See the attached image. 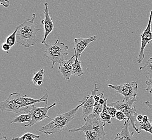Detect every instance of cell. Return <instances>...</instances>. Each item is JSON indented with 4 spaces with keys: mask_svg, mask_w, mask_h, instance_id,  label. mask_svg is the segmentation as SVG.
Masks as SVG:
<instances>
[{
    "mask_svg": "<svg viewBox=\"0 0 152 140\" xmlns=\"http://www.w3.org/2000/svg\"><path fill=\"white\" fill-rule=\"evenodd\" d=\"M115 118L117 120L119 121H126L127 120H129L128 117H127L126 115L124 114L123 112L120 111H118L117 114L115 115Z\"/></svg>",
    "mask_w": 152,
    "mask_h": 140,
    "instance_id": "cell-26",
    "label": "cell"
},
{
    "mask_svg": "<svg viewBox=\"0 0 152 140\" xmlns=\"http://www.w3.org/2000/svg\"><path fill=\"white\" fill-rule=\"evenodd\" d=\"M100 85L99 84H96L94 85V88L92 91L91 95H87L83 98V99L80 100L79 102H83V105L82 106V112L84 115V119L88 117L93 112L94 108V105L95 101L94 100V95L96 94L98 92V86Z\"/></svg>",
    "mask_w": 152,
    "mask_h": 140,
    "instance_id": "cell-10",
    "label": "cell"
},
{
    "mask_svg": "<svg viewBox=\"0 0 152 140\" xmlns=\"http://www.w3.org/2000/svg\"><path fill=\"white\" fill-rule=\"evenodd\" d=\"M152 22V10L149 15L148 23L146 29L141 35V47L139 55L137 57V63L140 64L145 58V49L148 44H151L152 42V31L151 30Z\"/></svg>",
    "mask_w": 152,
    "mask_h": 140,
    "instance_id": "cell-7",
    "label": "cell"
},
{
    "mask_svg": "<svg viewBox=\"0 0 152 140\" xmlns=\"http://www.w3.org/2000/svg\"><path fill=\"white\" fill-rule=\"evenodd\" d=\"M18 30V27H16L14 32H12L11 35L8 36L7 38H6V43L9 44L11 47H14L16 43V34Z\"/></svg>",
    "mask_w": 152,
    "mask_h": 140,
    "instance_id": "cell-25",
    "label": "cell"
},
{
    "mask_svg": "<svg viewBox=\"0 0 152 140\" xmlns=\"http://www.w3.org/2000/svg\"><path fill=\"white\" fill-rule=\"evenodd\" d=\"M12 47L9 45V44H7V43H3V44H2V49L4 51H6L7 53H8L9 52V50H10Z\"/></svg>",
    "mask_w": 152,
    "mask_h": 140,
    "instance_id": "cell-29",
    "label": "cell"
},
{
    "mask_svg": "<svg viewBox=\"0 0 152 140\" xmlns=\"http://www.w3.org/2000/svg\"><path fill=\"white\" fill-rule=\"evenodd\" d=\"M140 70L143 71L146 75V77H152V57L147 61L144 66L140 67Z\"/></svg>",
    "mask_w": 152,
    "mask_h": 140,
    "instance_id": "cell-23",
    "label": "cell"
},
{
    "mask_svg": "<svg viewBox=\"0 0 152 140\" xmlns=\"http://www.w3.org/2000/svg\"><path fill=\"white\" fill-rule=\"evenodd\" d=\"M145 104L147 106V107H148V109H149V110L152 111V104H151L148 101H146V102H145Z\"/></svg>",
    "mask_w": 152,
    "mask_h": 140,
    "instance_id": "cell-33",
    "label": "cell"
},
{
    "mask_svg": "<svg viewBox=\"0 0 152 140\" xmlns=\"http://www.w3.org/2000/svg\"><path fill=\"white\" fill-rule=\"evenodd\" d=\"M84 133L86 140H100L106 135V133H102L96 130L85 131Z\"/></svg>",
    "mask_w": 152,
    "mask_h": 140,
    "instance_id": "cell-16",
    "label": "cell"
},
{
    "mask_svg": "<svg viewBox=\"0 0 152 140\" xmlns=\"http://www.w3.org/2000/svg\"><path fill=\"white\" fill-rule=\"evenodd\" d=\"M39 135H35L31 133H26L20 137H13L12 140H35L39 139Z\"/></svg>",
    "mask_w": 152,
    "mask_h": 140,
    "instance_id": "cell-24",
    "label": "cell"
},
{
    "mask_svg": "<svg viewBox=\"0 0 152 140\" xmlns=\"http://www.w3.org/2000/svg\"><path fill=\"white\" fill-rule=\"evenodd\" d=\"M45 8L44 10V20L41 21V23L44 26V37L43 41H42V44H45V41L47 39L48 36L50 35V33L53 32L54 29V25L53 22V18L50 17L49 12V8L48 6L49 4L48 2H45Z\"/></svg>",
    "mask_w": 152,
    "mask_h": 140,
    "instance_id": "cell-14",
    "label": "cell"
},
{
    "mask_svg": "<svg viewBox=\"0 0 152 140\" xmlns=\"http://www.w3.org/2000/svg\"><path fill=\"white\" fill-rule=\"evenodd\" d=\"M75 58L76 55H74L69 60H63L59 62V71L66 81H69L72 76V65Z\"/></svg>",
    "mask_w": 152,
    "mask_h": 140,
    "instance_id": "cell-13",
    "label": "cell"
},
{
    "mask_svg": "<svg viewBox=\"0 0 152 140\" xmlns=\"http://www.w3.org/2000/svg\"><path fill=\"white\" fill-rule=\"evenodd\" d=\"M143 115L141 114H137V120L138 122H142V119H143Z\"/></svg>",
    "mask_w": 152,
    "mask_h": 140,
    "instance_id": "cell-31",
    "label": "cell"
},
{
    "mask_svg": "<svg viewBox=\"0 0 152 140\" xmlns=\"http://www.w3.org/2000/svg\"><path fill=\"white\" fill-rule=\"evenodd\" d=\"M103 107H104L103 105H100L98 102H95L92 113L86 119H84V121L91 120L94 118H98L100 117L101 113H102Z\"/></svg>",
    "mask_w": 152,
    "mask_h": 140,
    "instance_id": "cell-17",
    "label": "cell"
},
{
    "mask_svg": "<svg viewBox=\"0 0 152 140\" xmlns=\"http://www.w3.org/2000/svg\"><path fill=\"white\" fill-rule=\"evenodd\" d=\"M56 105L57 104L54 102L52 105L46 106L43 107H36L35 105L31 106L29 113L32 115L31 121L30 122L26 125L25 127H31L32 125L44 120L45 118H48L50 120H53V119L48 116V113L51 108H53L54 106H56Z\"/></svg>",
    "mask_w": 152,
    "mask_h": 140,
    "instance_id": "cell-5",
    "label": "cell"
},
{
    "mask_svg": "<svg viewBox=\"0 0 152 140\" xmlns=\"http://www.w3.org/2000/svg\"><path fill=\"white\" fill-rule=\"evenodd\" d=\"M147 80L146 81V90L149 92V93H152V77H146Z\"/></svg>",
    "mask_w": 152,
    "mask_h": 140,
    "instance_id": "cell-27",
    "label": "cell"
},
{
    "mask_svg": "<svg viewBox=\"0 0 152 140\" xmlns=\"http://www.w3.org/2000/svg\"><path fill=\"white\" fill-rule=\"evenodd\" d=\"M3 139H4L5 140H7V138L5 136H4L2 133H1V134H0V140H3Z\"/></svg>",
    "mask_w": 152,
    "mask_h": 140,
    "instance_id": "cell-34",
    "label": "cell"
},
{
    "mask_svg": "<svg viewBox=\"0 0 152 140\" xmlns=\"http://www.w3.org/2000/svg\"><path fill=\"white\" fill-rule=\"evenodd\" d=\"M105 123L103 122L101 119L99 117L98 118H94L91 120L85 121V124L82 125L81 127L78 128H73L69 130V133H75L77 131L85 132V131L90 130H96L100 131L102 133H105L104 131V127Z\"/></svg>",
    "mask_w": 152,
    "mask_h": 140,
    "instance_id": "cell-9",
    "label": "cell"
},
{
    "mask_svg": "<svg viewBox=\"0 0 152 140\" xmlns=\"http://www.w3.org/2000/svg\"><path fill=\"white\" fill-rule=\"evenodd\" d=\"M137 101V98H135L133 99L129 100H123V101H117L107 105L109 106L113 107L116 108L118 111H121L125 114L129 120L131 125H132L133 128L134 129L135 132L138 133L134 124L135 121L137 120V114L136 112V108L133 106L134 103Z\"/></svg>",
    "mask_w": 152,
    "mask_h": 140,
    "instance_id": "cell-4",
    "label": "cell"
},
{
    "mask_svg": "<svg viewBox=\"0 0 152 140\" xmlns=\"http://www.w3.org/2000/svg\"><path fill=\"white\" fill-rule=\"evenodd\" d=\"M45 51L44 55L52 61L51 69H53L54 65L57 63L64 60V58L69 54L67 50L69 47L65 44L59 42V39H57L55 43L51 44H45Z\"/></svg>",
    "mask_w": 152,
    "mask_h": 140,
    "instance_id": "cell-3",
    "label": "cell"
},
{
    "mask_svg": "<svg viewBox=\"0 0 152 140\" xmlns=\"http://www.w3.org/2000/svg\"><path fill=\"white\" fill-rule=\"evenodd\" d=\"M44 70L42 69L38 71L37 73H34V75L32 78V81L35 85L41 86L43 84L44 79Z\"/></svg>",
    "mask_w": 152,
    "mask_h": 140,
    "instance_id": "cell-21",
    "label": "cell"
},
{
    "mask_svg": "<svg viewBox=\"0 0 152 140\" xmlns=\"http://www.w3.org/2000/svg\"><path fill=\"white\" fill-rule=\"evenodd\" d=\"M134 124L138 131V134L140 133V131L143 130L152 135V125L150 121L147 123H143L142 122H138L137 120H136Z\"/></svg>",
    "mask_w": 152,
    "mask_h": 140,
    "instance_id": "cell-20",
    "label": "cell"
},
{
    "mask_svg": "<svg viewBox=\"0 0 152 140\" xmlns=\"http://www.w3.org/2000/svg\"><path fill=\"white\" fill-rule=\"evenodd\" d=\"M149 118L148 117H147V115H143V119L142 122L143 123H147L148 122H149Z\"/></svg>",
    "mask_w": 152,
    "mask_h": 140,
    "instance_id": "cell-32",
    "label": "cell"
},
{
    "mask_svg": "<svg viewBox=\"0 0 152 140\" xmlns=\"http://www.w3.org/2000/svg\"></svg>",
    "mask_w": 152,
    "mask_h": 140,
    "instance_id": "cell-36",
    "label": "cell"
},
{
    "mask_svg": "<svg viewBox=\"0 0 152 140\" xmlns=\"http://www.w3.org/2000/svg\"><path fill=\"white\" fill-rule=\"evenodd\" d=\"M0 4L5 8H8L10 6L9 0H0Z\"/></svg>",
    "mask_w": 152,
    "mask_h": 140,
    "instance_id": "cell-30",
    "label": "cell"
},
{
    "mask_svg": "<svg viewBox=\"0 0 152 140\" xmlns=\"http://www.w3.org/2000/svg\"><path fill=\"white\" fill-rule=\"evenodd\" d=\"M84 71L81 65V61L76 55L75 61L72 65V76L80 77L84 74Z\"/></svg>",
    "mask_w": 152,
    "mask_h": 140,
    "instance_id": "cell-19",
    "label": "cell"
},
{
    "mask_svg": "<svg viewBox=\"0 0 152 140\" xmlns=\"http://www.w3.org/2000/svg\"><path fill=\"white\" fill-rule=\"evenodd\" d=\"M106 108L107 109L109 114H110V115L111 116L112 119H114L115 117V115L117 114L118 110L115 108H114L112 106H109L107 105L106 106Z\"/></svg>",
    "mask_w": 152,
    "mask_h": 140,
    "instance_id": "cell-28",
    "label": "cell"
},
{
    "mask_svg": "<svg viewBox=\"0 0 152 140\" xmlns=\"http://www.w3.org/2000/svg\"><path fill=\"white\" fill-rule=\"evenodd\" d=\"M108 87L116 90L118 93L123 96V100H124L133 99L137 96L138 84L137 82H132L120 85L109 84Z\"/></svg>",
    "mask_w": 152,
    "mask_h": 140,
    "instance_id": "cell-6",
    "label": "cell"
},
{
    "mask_svg": "<svg viewBox=\"0 0 152 140\" xmlns=\"http://www.w3.org/2000/svg\"><path fill=\"white\" fill-rule=\"evenodd\" d=\"M107 99L106 98L105 102L104 104V107H103V110H102V113L100 115V118L104 123H108L109 124H111L112 123L111 119H112L111 116L107 111V109L106 108V106H107Z\"/></svg>",
    "mask_w": 152,
    "mask_h": 140,
    "instance_id": "cell-22",
    "label": "cell"
},
{
    "mask_svg": "<svg viewBox=\"0 0 152 140\" xmlns=\"http://www.w3.org/2000/svg\"><path fill=\"white\" fill-rule=\"evenodd\" d=\"M0 108L1 110L7 112H12L15 113H29V107L23 108L16 102L15 100L10 95L4 101L1 102Z\"/></svg>",
    "mask_w": 152,
    "mask_h": 140,
    "instance_id": "cell-11",
    "label": "cell"
},
{
    "mask_svg": "<svg viewBox=\"0 0 152 140\" xmlns=\"http://www.w3.org/2000/svg\"><path fill=\"white\" fill-rule=\"evenodd\" d=\"M131 125L129 120L125 121L121 126V131L118 133L114 140H135L134 131L131 133L129 130V126Z\"/></svg>",
    "mask_w": 152,
    "mask_h": 140,
    "instance_id": "cell-15",
    "label": "cell"
},
{
    "mask_svg": "<svg viewBox=\"0 0 152 140\" xmlns=\"http://www.w3.org/2000/svg\"><path fill=\"white\" fill-rule=\"evenodd\" d=\"M10 96L14 98L16 102L18 105L23 108H26L31 106L32 105H35L36 104L40 102H44L48 104L49 95L46 93L44 94L40 99H34L32 98L28 97L27 96H22L20 93L18 92H14L10 94Z\"/></svg>",
    "mask_w": 152,
    "mask_h": 140,
    "instance_id": "cell-8",
    "label": "cell"
},
{
    "mask_svg": "<svg viewBox=\"0 0 152 140\" xmlns=\"http://www.w3.org/2000/svg\"><path fill=\"white\" fill-rule=\"evenodd\" d=\"M96 40V36H93L88 38H75V55L80 59L82 53L84 51L86 48L89 46L91 43Z\"/></svg>",
    "mask_w": 152,
    "mask_h": 140,
    "instance_id": "cell-12",
    "label": "cell"
},
{
    "mask_svg": "<svg viewBox=\"0 0 152 140\" xmlns=\"http://www.w3.org/2000/svg\"><path fill=\"white\" fill-rule=\"evenodd\" d=\"M83 102H80L73 109L63 114H60L53 119L49 123L39 129L38 132H42L45 134L51 135L64 131L68 124L75 117L80 107H82Z\"/></svg>",
    "mask_w": 152,
    "mask_h": 140,
    "instance_id": "cell-2",
    "label": "cell"
},
{
    "mask_svg": "<svg viewBox=\"0 0 152 140\" xmlns=\"http://www.w3.org/2000/svg\"><path fill=\"white\" fill-rule=\"evenodd\" d=\"M32 119V115L30 113H25V114H20L15 117L12 121L10 124H14L16 123H29L31 122Z\"/></svg>",
    "mask_w": 152,
    "mask_h": 140,
    "instance_id": "cell-18",
    "label": "cell"
},
{
    "mask_svg": "<svg viewBox=\"0 0 152 140\" xmlns=\"http://www.w3.org/2000/svg\"><path fill=\"white\" fill-rule=\"evenodd\" d=\"M36 14H32V18L25 20L23 23L18 26L16 34V43L19 45L29 48L34 46L38 41L37 38V33L40 31L36 28L35 24Z\"/></svg>",
    "mask_w": 152,
    "mask_h": 140,
    "instance_id": "cell-1",
    "label": "cell"
},
{
    "mask_svg": "<svg viewBox=\"0 0 152 140\" xmlns=\"http://www.w3.org/2000/svg\"></svg>",
    "mask_w": 152,
    "mask_h": 140,
    "instance_id": "cell-35",
    "label": "cell"
}]
</instances>
